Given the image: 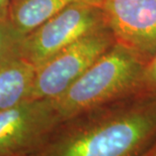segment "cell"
I'll return each mask as SVG.
<instances>
[{
	"label": "cell",
	"mask_w": 156,
	"mask_h": 156,
	"mask_svg": "<svg viewBox=\"0 0 156 156\" xmlns=\"http://www.w3.org/2000/svg\"><path fill=\"white\" fill-rule=\"evenodd\" d=\"M156 139V94L135 92L59 122L28 156H138Z\"/></svg>",
	"instance_id": "cell-1"
},
{
	"label": "cell",
	"mask_w": 156,
	"mask_h": 156,
	"mask_svg": "<svg viewBox=\"0 0 156 156\" xmlns=\"http://www.w3.org/2000/svg\"><path fill=\"white\" fill-rule=\"evenodd\" d=\"M145 64L115 44L58 98L52 100L59 120L139 92Z\"/></svg>",
	"instance_id": "cell-2"
},
{
	"label": "cell",
	"mask_w": 156,
	"mask_h": 156,
	"mask_svg": "<svg viewBox=\"0 0 156 156\" xmlns=\"http://www.w3.org/2000/svg\"><path fill=\"white\" fill-rule=\"evenodd\" d=\"M116 44L108 26L90 32L36 68L29 99L54 100Z\"/></svg>",
	"instance_id": "cell-3"
},
{
	"label": "cell",
	"mask_w": 156,
	"mask_h": 156,
	"mask_svg": "<svg viewBox=\"0 0 156 156\" xmlns=\"http://www.w3.org/2000/svg\"><path fill=\"white\" fill-rule=\"evenodd\" d=\"M105 26L101 4L73 3L25 36L21 58L36 68L66 46Z\"/></svg>",
	"instance_id": "cell-4"
},
{
	"label": "cell",
	"mask_w": 156,
	"mask_h": 156,
	"mask_svg": "<svg viewBox=\"0 0 156 156\" xmlns=\"http://www.w3.org/2000/svg\"><path fill=\"white\" fill-rule=\"evenodd\" d=\"M59 122L52 100L28 99L0 112V156H28Z\"/></svg>",
	"instance_id": "cell-5"
},
{
	"label": "cell",
	"mask_w": 156,
	"mask_h": 156,
	"mask_svg": "<svg viewBox=\"0 0 156 156\" xmlns=\"http://www.w3.org/2000/svg\"><path fill=\"white\" fill-rule=\"evenodd\" d=\"M116 44L146 64L156 54V0H102Z\"/></svg>",
	"instance_id": "cell-6"
},
{
	"label": "cell",
	"mask_w": 156,
	"mask_h": 156,
	"mask_svg": "<svg viewBox=\"0 0 156 156\" xmlns=\"http://www.w3.org/2000/svg\"><path fill=\"white\" fill-rule=\"evenodd\" d=\"M77 2L101 4L102 0H10L7 20L24 36Z\"/></svg>",
	"instance_id": "cell-7"
},
{
	"label": "cell",
	"mask_w": 156,
	"mask_h": 156,
	"mask_svg": "<svg viewBox=\"0 0 156 156\" xmlns=\"http://www.w3.org/2000/svg\"><path fill=\"white\" fill-rule=\"evenodd\" d=\"M36 67L21 56L0 65V112L28 100Z\"/></svg>",
	"instance_id": "cell-8"
},
{
	"label": "cell",
	"mask_w": 156,
	"mask_h": 156,
	"mask_svg": "<svg viewBox=\"0 0 156 156\" xmlns=\"http://www.w3.org/2000/svg\"><path fill=\"white\" fill-rule=\"evenodd\" d=\"M24 37L8 21L0 20V65L21 56Z\"/></svg>",
	"instance_id": "cell-9"
},
{
	"label": "cell",
	"mask_w": 156,
	"mask_h": 156,
	"mask_svg": "<svg viewBox=\"0 0 156 156\" xmlns=\"http://www.w3.org/2000/svg\"><path fill=\"white\" fill-rule=\"evenodd\" d=\"M139 91L156 94V54L144 66Z\"/></svg>",
	"instance_id": "cell-10"
},
{
	"label": "cell",
	"mask_w": 156,
	"mask_h": 156,
	"mask_svg": "<svg viewBox=\"0 0 156 156\" xmlns=\"http://www.w3.org/2000/svg\"><path fill=\"white\" fill-rule=\"evenodd\" d=\"M10 0H0V20L8 21V9Z\"/></svg>",
	"instance_id": "cell-11"
},
{
	"label": "cell",
	"mask_w": 156,
	"mask_h": 156,
	"mask_svg": "<svg viewBox=\"0 0 156 156\" xmlns=\"http://www.w3.org/2000/svg\"><path fill=\"white\" fill-rule=\"evenodd\" d=\"M138 156H156V139Z\"/></svg>",
	"instance_id": "cell-12"
}]
</instances>
